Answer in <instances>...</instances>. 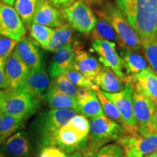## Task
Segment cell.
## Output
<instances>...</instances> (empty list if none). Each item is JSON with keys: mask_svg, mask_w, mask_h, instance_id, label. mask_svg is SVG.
I'll use <instances>...</instances> for the list:
<instances>
[{"mask_svg": "<svg viewBox=\"0 0 157 157\" xmlns=\"http://www.w3.org/2000/svg\"><path fill=\"white\" fill-rule=\"evenodd\" d=\"M64 75L67 77L70 81H71L78 87H84L87 89L91 90L94 92H97L100 90L99 86L95 82L90 80L89 78L85 77L81 73L71 68L67 71L65 72Z\"/></svg>", "mask_w": 157, "mask_h": 157, "instance_id": "obj_30", "label": "cell"}, {"mask_svg": "<svg viewBox=\"0 0 157 157\" xmlns=\"http://www.w3.org/2000/svg\"><path fill=\"white\" fill-rule=\"evenodd\" d=\"M49 1L54 6H56L57 8L63 10L66 7H69L77 0H49Z\"/></svg>", "mask_w": 157, "mask_h": 157, "instance_id": "obj_40", "label": "cell"}, {"mask_svg": "<svg viewBox=\"0 0 157 157\" xmlns=\"http://www.w3.org/2000/svg\"><path fill=\"white\" fill-rule=\"evenodd\" d=\"M7 58H0V89L7 90V81L5 76V63Z\"/></svg>", "mask_w": 157, "mask_h": 157, "instance_id": "obj_38", "label": "cell"}, {"mask_svg": "<svg viewBox=\"0 0 157 157\" xmlns=\"http://www.w3.org/2000/svg\"><path fill=\"white\" fill-rule=\"evenodd\" d=\"M96 95H97L98 99H99L100 103H101L102 110H103L104 115H105L108 118L112 119V120L115 121L116 122L120 124L127 129L128 131V134H133V133H136L138 132L137 129L129 128L125 124L124 121L123 120L122 117L119 113V110L115 105V104L113 103L112 101H110L106 96L104 95L103 92L98 90V91L95 92Z\"/></svg>", "mask_w": 157, "mask_h": 157, "instance_id": "obj_28", "label": "cell"}, {"mask_svg": "<svg viewBox=\"0 0 157 157\" xmlns=\"http://www.w3.org/2000/svg\"><path fill=\"white\" fill-rule=\"evenodd\" d=\"M88 143L101 148L107 143L118 140L128 134L124 127L105 115L90 119Z\"/></svg>", "mask_w": 157, "mask_h": 157, "instance_id": "obj_5", "label": "cell"}, {"mask_svg": "<svg viewBox=\"0 0 157 157\" xmlns=\"http://www.w3.org/2000/svg\"><path fill=\"white\" fill-rule=\"evenodd\" d=\"M62 12L70 26L80 33L89 34L97 23L98 19L93 12L82 0H77Z\"/></svg>", "mask_w": 157, "mask_h": 157, "instance_id": "obj_7", "label": "cell"}, {"mask_svg": "<svg viewBox=\"0 0 157 157\" xmlns=\"http://www.w3.org/2000/svg\"><path fill=\"white\" fill-rule=\"evenodd\" d=\"M5 90H2L0 89V105H1L2 102L3 101L4 96H5Z\"/></svg>", "mask_w": 157, "mask_h": 157, "instance_id": "obj_45", "label": "cell"}, {"mask_svg": "<svg viewBox=\"0 0 157 157\" xmlns=\"http://www.w3.org/2000/svg\"><path fill=\"white\" fill-rule=\"evenodd\" d=\"M124 155L123 148L119 143H109L102 146L96 157H122Z\"/></svg>", "mask_w": 157, "mask_h": 157, "instance_id": "obj_35", "label": "cell"}, {"mask_svg": "<svg viewBox=\"0 0 157 157\" xmlns=\"http://www.w3.org/2000/svg\"><path fill=\"white\" fill-rule=\"evenodd\" d=\"M72 29L68 23H65L61 26L53 29L45 50L50 52H56L58 49L71 43L73 35Z\"/></svg>", "mask_w": 157, "mask_h": 157, "instance_id": "obj_25", "label": "cell"}, {"mask_svg": "<svg viewBox=\"0 0 157 157\" xmlns=\"http://www.w3.org/2000/svg\"><path fill=\"white\" fill-rule=\"evenodd\" d=\"M63 13L49 0H39L32 23L50 28H58L66 22Z\"/></svg>", "mask_w": 157, "mask_h": 157, "instance_id": "obj_13", "label": "cell"}, {"mask_svg": "<svg viewBox=\"0 0 157 157\" xmlns=\"http://www.w3.org/2000/svg\"><path fill=\"white\" fill-rule=\"evenodd\" d=\"M53 29L38 23H33L30 27V35L38 44L45 50Z\"/></svg>", "mask_w": 157, "mask_h": 157, "instance_id": "obj_31", "label": "cell"}, {"mask_svg": "<svg viewBox=\"0 0 157 157\" xmlns=\"http://www.w3.org/2000/svg\"><path fill=\"white\" fill-rule=\"evenodd\" d=\"M144 157H157V151L154 152V153H152V154H150L147 155V156H144Z\"/></svg>", "mask_w": 157, "mask_h": 157, "instance_id": "obj_46", "label": "cell"}, {"mask_svg": "<svg viewBox=\"0 0 157 157\" xmlns=\"http://www.w3.org/2000/svg\"><path fill=\"white\" fill-rule=\"evenodd\" d=\"M133 91L134 88L131 82L126 81L125 87L121 91L115 93H108L103 92V93L110 101L115 104L127 126L129 128L137 129L133 112Z\"/></svg>", "mask_w": 157, "mask_h": 157, "instance_id": "obj_9", "label": "cell"}, {"mask_svg": "<svg viewBox=\"0 0 157 157\" xmlns=\"http://www.w3.org/2000/svg\"><path fill=\"white\" fill-rule=\"evenodd\" d=\"M95 82L103 92L108 93H115L120 92L125 87V82L116 75L111 68L102 67L99 75L96 78Z\"/></svg>", "mask_w": 157, "mask_h": 157, "instance_id": "obj_24", "label": "cell"}, {"mask_svg": "<svg viewBox=\"0 0 157 157\" xmlns=\"http://www.w3.org/2000/svg\"><path fill=\"white\" fill-rule=\"evenodd\" d=\"M141 40L157 39V0H115Z\"/></svg>", "mask_w": 157, "mask_h": 157, "instance_id": "obj_1", "label": "cell"}, {"mask_svg": "<svg viewBox=\"0 0 157 157\" xmlns=\"http://www.w3.org/2000/svg\"><path fill=\"white\" fill-rule=\"evenodd\" d=\"M84 3H85L87 6H95L101 5L105 0H82Z\"/></svg>", "mask_w": 157, "mask_h": 157, "instance_id": "obj_41", "label": "cell"}, {"mask_svg": "<svg viewBox=\"0 0 157 157\" xmlns=\"http://www.w3.org/2000/svg\"><path fill=\"white\" fill-rule=\"evenodd\" d=\"M126 157H144L157 151V131L151 129L145 134H126L117 140Z\"/></svg>", "mask_w": 157, "mask_h": 157, "instance_id": "obj_6", "label": "cell"}, {"mask_svg": "<svg viewBox=\"0 0 157 157\" xmlns=\"http://www.w3.org/2000/svg\"><path fill=\"white\" fill-rule=\"evenodd\" d=\"M0 157H6V156L2 154V153L0 151Z\"/></svg>", "mask_w": 157, "mask_h": 157, "instance_id": "obj_47", "label": "cell"}, {"mask_svg": "<svg viewBox=\"0 0 157 157\" xmlns=\"http://www.w3.org/2000/svg\"><path fill=\"white\" fill-rule=\"evenodd\" d=\"M2 1L3 3L5 4V5L11 6L12 7V6L15 5V2L16 0H2Z\"/></svg>", "mask_w": 157, "mask_h": 157, "instance_id": "obj_44", "label": "cell"}, {"mask_svg": "<svg viewBox=\"0 0 157 157\" xmlns=\"http://www.w3.org/2000/svg\"><path fill=\"white\" fill-rule=\"evenodd\" d=\"M101 148L89 144L87 143V146L82 151V157H96L97 154Z\"/></svg>", "mask_w": 157, "mask_h": 157, "instance_id": "obj_39", "label": "cell"}, {"mask_svg": "<svg viewBox=\"0 0 157 157\" xmlns=\"http://www.w3.org/2000/svg\"><path fill=\"white\" fill-rule=\"evenodd\" d=\"M77 113L87 118H95L103 116V111L95 92L89 90L87 93L77 100Z\"/></svg>", "mask_w": 157, "mask_h": 157, "instance_id": "obj_23", "label": "cell"}, {"mask_svg": "<svg viewBox=\"0 0 157 157\" xmlns=\"http://www.w3.org/2000/svg\"><path fill=\"white\" fill-rule=\"evenodd\" d=\"M75 56L72 68L90 80L95 82L102 66L93 56L80 48H74Z\"/></svg>", "mask_w": 157, "mask_h": 157, "instance_id": "obj_19", "label": "cell"}, {"mask_svg": "<svg viewBox=\"0 0 157 157\" xmlns=\"http://www.w3.org/2000/svg\"><path fill=\"white\" fill-rule=\"evenodd\" d=\"M50 85V78L44 66L30 70L24 82L17 90H22L33 97L39 98Z\"/></svg>", "mask_w": 157, "mask_h": 157, "instance_id": "obj_18", "label": "cell"}, {"mask_svg": "<svg viewBox=\"0 0 157 157\" xmlns=\"http://www.w3.org/2000/svg\"><path fill=\"white\" fill-rule=\"evenodd\" d=\"M44 98L51 109H72L77 113L78 103L76 99L66 95L51 83L44 95Z\"/></svg>", "mask_w": 157, "mask_h": 157, "instance_id": "obj_22", "label": "cell"}, {"mask_svg": "<svg viewBox=\"0 0 157 157\" xmlns=\"http://www.w3.org/2000/svg\"><path fill=\"white\" fill-rule=\"evenodd\" d=\"M141 44L147 61L157 74V39L141 40Z\"/></svg>", "mask_w": 157, "mask_h": 157, "instance_id": "obj_32", "label": "cell"}, {"mask_svg": "<svg viewBox=\"0 0 157 157\" xmlns=\"http://www.w3.org/2000/svg\"><path fill=\"white\" fill-rule=\"evenodd\" d=\"M2 0H0V6L2 5Z\"/></svg>", "mask_w": 157, "mask_h": 157, "instance_id": "obj_48", "label": "cell"}, {"mask_svg": "<svg viewBox=\"0 0 157 157\" xmlns=\"http://www.w3.org/2000/svg\"><path fill=\"white\" fill-rule=\"evenodd\" d=\"M52 84L60 92L66 95L71 96L76 99V93H77L78 87L74 84L71 81H70L64 74L58 76V77L53 78Z\"/></svg>", "mask_w": 157, "mask_h": 157, "instance_id": "obj_33", "label": "cell"}, {"mask_svg": "<svg viewBox=\"0 0 157 157\" xmlns=\"http://www.w3.org/2000/svg\"><path fill=\"white\" fill-rule=\"evenodd\" d=\"M38 157H67V154L56 146H48L40 149Z\"/></svg>", "mask_w": 157, "mask_h": 157, "instance_id": "obj_37", "label": "cell"}, {"mask_svg": "<svg viewBox=\"0 0 157 157\" xmlns=\"http://www.w3.org/2000/svg\"><path fill=\"white\" fill-rule=\"evenodd\" d=\"M124 157H126V156H124Z\"/></svg>", "mask_w": 157, "mask_h": 157, "instance_id": "obj_50", "label": "cell"}, {"mask_svg": "<svg viewBox=\"0 0 157 157\" xmlns=\"http://www.w3.org/2000/svg\"><path fill=\"white\" fill-rule=\"evenodd\" d=\"M74 56L75 52L71 43L54 52L53 56L49 65L48 71L50 77L52 78L58 77L72 68Z\"/></svg>", "mask_w": 157, "mask_h": 157, "instance_id": "obj_20", "label": "cell"}, {"mask_svg": "<svg viewBox=\"0 0 157 157\" xmlns=\"http://www.w3.org/2000/svg\"><path fill=\"white\" fill-rule=\"evenodd\" d=\"M116 45L103 39H95L93 48L99 56V60L104 66L111 68L118 77L126 82L127 76L122 70L120 56L116 50Z\"/></svg>", "mask_w": 157, "mask_h": 157, "instance_id": "obj_11", "label": "cell"}, {"mask_svg": "<svg viewBox=\"0 0 157 157\" xmlns=\"http://www.w3.org/2000/svg\"><path fill=\"white\" fill-rule=\"evenodd\" d=\"M40 106L39 98L20 90H5L0 112L27 120L37 112Z\"/></svg>", "mask_w": 157, "mask_h": 157, "instance_id": "obj_4", "label": "cell"}, {"mask_svg": "<svg viewBox=\"0 0 157 157\" xmlns=\"http://www.w3.org/2000/svg\"><path fill=\"white\" fill-rule=\"evenodd\" d=\"M132 103L137 131L140 134H145L153 129L152 121L157 101L134 90L132 93Z\"/></svg>", "mask_w": 157, "mask_h": 157, "instance_id": "obj_8", "label": "cell"}, {"mask_svg": "<svg viewBox=\"0 0 157 157\" xmlns=\"http://www.w3.org/2000/svg\"><path fill=\"white\" fill-rule=\"evenodd\" d=\"M30 72V68L21 60L14 50L7 58L5 76L8 89L16 90L21 87Z\"/></svg>", "mask_w": 157, "mask_h": 157, "instance_id": "obj_15", "label": "cell"}, {"mask_svg": "<svg viewBox=\"0 0 157 157\" xmlns=\"http://www.w3.org/2000/svg\"><path fill=\"white\" fill-rule=\"evenodd\" d=\"M88 137H84L66 124L56 135L54 146L67 154L82 151L87 146Z\"/></svg>", "mask_w": 157, "mask_h": 157, "instance_id": "obj_12", "label": "cell"}, {"mask_svg": "<svg viewBox=\"0 0 157 157\" xmlns=\"http://www.w3.org/2000/svg\"><path fill=\"white\" fill-rule=\"evenodd\" d=\"M119 55L122 67L129 76L139 73L148 67L147 60L139 54L138 52L132 50L126 45L120 47Z\"/></svg>", "mask_w": 157, "mask_h": 157, "instance_id": "obj_21", "label": "cell"}, {"mask_svg": "<svg viewBox=\"0 0 157 157\" xmlns=\"http://www.w3.org/2000/svg\"><path fill=\"white\" fill-rule=\"evenodd\" d=\"M91 36L94 39H103L112 42L117 46L122 47L125 45L118 36L114 29L106 20L100 17L97 20L95 28L91 31Z\"/></svg>", "mask_w": 157, "mask_h": 157, "instance_id": "obj_26", "label": "cell"}, {"mask_svg": "<svg viewBox=\"0 0 157 157\" xmlns=\"http://www.w3.org/2000/svg\"><path fill=\"white\" fill-rule=\"evenodd\" d=\"M68 126L75 129L84 137H88L90 130V121L87 117L82 114H76L67 123Z\"/></svg>", "mask_w": 157, "mask_h": 157, "instance_id": "obj_34", "label": "cell"}, {"mask_svg": "<svg viewBox=\"0 0 157 157\" xmlns=\"http://www.w3.org/2000/svg\"><path fill=\"white\" fill-rule=\"evenodd\" d=\"M39 0H16L15 10L25 26H29L33 21Z\"/></svg>", "mask_w": 157, "mask_h": 157, "instance_id": "obj_29", "label": "cell"}, {"mask_svg": "<svg viewBox=\"0 0 157 157\" xmlns=\"http://www.w3.org/2000/svg\"><path fill=\"white\" fill-rule=\"evenodd\" d=\"M0 34L17 42L25 34V25L16 10L5 4L0 6Z\"/></svg>", "mask_w": 157, "mask_h": 157, "instance_id": "obj_10", "label": "cell"}, {"mask_svg": "<svg viewBox=\"0 0 157 157\" xmlns=\"http://www.w3.org/2000/svg\"><path fill=\"white\" fill-rule=\"evenodd\" d=\"M152 127H153V129H154L155 130L157 131V103H156V111H155V113H154V118H153Z\"/></svg>", "mask_w": 157, "mask_h": 157, "instance_id": "obj_42", "label": "cell"}, {"mask_svg": "<svg viewBox=\"0 0 157 157\" xmlns=\"http://www.w3.org/2000/svg\"><path fill=\"white\" fill-rule=\"evenodd\" d=\"M100 17L106 20L124 44L132 50L140 52L142 48L140 39L129 24L122 12L113 3L105 4L98 12Z\"/></svg>", "mask_w": 157, "mask_h": 157, "instance_id": "obj_3", "label": "cell"}, {"mask_svg": "<svg viewBox=\"0 0 157 157\" xmlns=\"http://www.w3.org/2000/svg\"><path fill=\"white\" fill-rule=\"evenodd\" d=\"M1 152L6 157H32L33 150L27 133L18 131L6 140Z\"/></svg>", "mask_w": 157, "mask_h": 157, "instance_id": "obj_17", "label": "cell"}, {"mask_svg": "<svg viewBox=\"0 0 157 157\" xmlns=\"http://www.w3.org/2000/svg\"><path fill=\"white\" fill-rule=\"evenodd\" d=\"M17 43V41L0 34V58H8L14 51Z\"/></svg>", "mask_w": 157, "mask_h": 157, "instance_id": "obj_36", "label": "cell"}, {"mask_svg": "<svg viewBox=\"0 0 157 157\" xmlns=\"http://www.w3.org/2000/svg\"><path fill=\"white\" fill-rule=\"evenodd\" d=\"M76 114L74 110L68 109H51L39 113L31 127L37 147L42 149L54 146L55 137L59 129Z\"/></svg>", "mask_w": 157, "mask_h": 157, "instance_id": "obj_2", "label": "cell"}, {"mask_svg": "<svg viewBox=\"0 0 157 157\" xmlns=\"http://www.w3.org/2000/svg\"><path fill=\"white\" fill-rule=\"evenodd\" d=\"M135 91L157 101V74L148 67L139 73L127 76Z\"/></svg>", "mask_w": 157, "mask_h": 157, "instance_id": "obj_14", "label": "cell"}, {"mask_svg": "<svg viewBox=\"0 0 157 157\" xmlns=\"http://www.w3.org/2000/svg\"><path fill=\"white\" fill-rule=\"evenodd\" d=\"M156 39H157V36H156Z\"/></svg>", "mask_w": 157, "mask_h": 157, "instance_id": "obj_49", "label": "cell"}, {"mask_svg": "<svg viewBox=\"0 0 157 157\" xmlns=\"http://www.w3.org/2000/svg\"><path fill=\"white\" fill-rule=\"evenodd\" d=\"M14 50L30 70L44 66L40 48L34 39L23 36L17 42Z\"/></svg>", "mask_w": 157, "mask_h": 157, "instance_id": "obj_16", "label": "cell"}, {"mask_svg": "<svg viewBox=\"0 0 157 157\" xmlns=\"http://www.w3.org/2000/svg\"><path fill=\"white\" fill-rule=\"evenodd\" d=\"M26 120L0 112V146H2L8 137L22 127Z\"/></svg>", "mask_w": 157, "mask_h": 157, "instance_id": "obj_27", "label": "cell"}, {"mask_svg": "<svg viewBox=\"0 0 157 157\" xmlns=\"http://www.w3.org/2000/svg\"><path fill=\"white\" fill-rule=\"evenodd\" d=\"M67 157H82V151H76L72 154H69L67 155Z\"/></svg>", "mask_w": 157, "mask_h": 157, "instance_id": "obj_43", "label": "cell"}]
</instances>
